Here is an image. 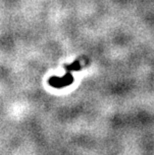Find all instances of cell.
Here are the masks:
<instances>
[{
  "mask_svg": "<svg viewBox=\"0 0 154 155\" xmlns=\"http://www.w3.org/2000/svg\"><path fill=\"white\" fill-rule=\"evenodd\" d=\"M73 82V76L70 72H67L66 74L63 75L62 77H57V76H52L49 79V84L53 87L56 88H62L65 86H68Z\"/></svg>",
  "mask_w": 154,
  "mask_h": 155,
  "instance_id": "cell-1",
  "label": "cell"
},
{
  "mask_svg": "<svg viewBox=\"0 0 154 155\" xmlns=\"http://www.w3.org/2000/svg\"><path fill=\"white\" fill-rule=\"evenodd\" d=\"M65 68H66L68 71H78V70H80V69H81L80 60H75L73 63L65 65Z\"/></svg>",
  "mask_w": 154,
  "mask_h": 155,
  "instance_id": "cell-2",
  "label": "cell"
}]
</instances>
